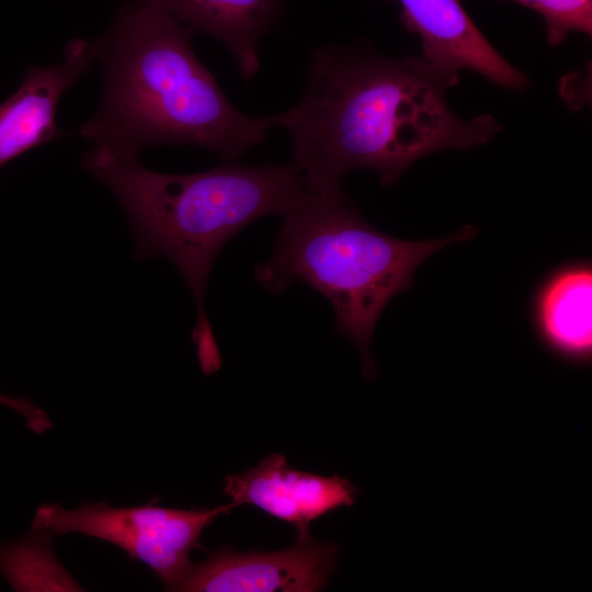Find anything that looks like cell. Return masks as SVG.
Returning a JSON list of instances; mask_svg holds the SVG:
<instances>
[{"instance_id": "6da1fadb", "label": "cell", "mask_w": 592, "mask_h": 592, "mask_svg": "<svg viewBox=\"0 0 592 592\" xmlns=\"http://www.w3.org/2000/svg\"><path fill=\"white\" fill-rule=\"evenodd\" d=\"M457 81L458 72L423 58L329 44L312 52L297 104L267 118L292 136L293 162L316 194L340 190L341 179L362 168L389 186L425 155L482 145L500 132L491 115L452 112L447 91Z\"/></svg>"}, {"instance_id": "7a4b0ae2", "label": "cell", "mask_w": 592, "mask_h": 592, "mask_svg": "<svg viewBox=\"0 0 592 592\" xmlns=\"http://www.w3.org/2000/svg\"><path fill=\"white\" fill-rule=\"evenodd\" d=\"M191 32L157 0H133L100 38L103 89L76 133L94 147L138 156L194 145L234 161L264 143L267 116L242 113L193 50Z\"/></svg>"}, {"instance_id": "3957f363", "label": "cell", "mask_w": 592, "mask_h": 592, "mask_svg": "<svg viewBox=\"0 0 592 592\" xmlns=\"http://www.w3.org/2000/svg\"><path fill=\"white\" fill-rule=\"evenodd\" d=\"M82 168L123 207L138 260L162 257L181 273L195 300L192 332L205 375L221 360L205 308L208 280L221 248L254 220L284 216L317 195L294 163L249 167L225 163L173 174L150 170L138 156L93 147L81 153Z\"/></svg>"}, {"instance_id": "277c9868", "label": "cell", "mask_w": 592, "mask_h": 592, "mask_svg": "<svg viewBox=\"0 0 592 592\" xmlns=\"http://www.w3.org/2000/svg\"><path fill=\"white\" fill-rule=\"evenodd\" d=\"M282 219L273 255L255 266V281L274 294L295 281L322 294L333 308L335 330L360 351L367 379L377 375L371 344L388 303L412 287L415 270L428 258L478 231L467 225L440 239H398L368 224L341 189L317 194Z\"/></svg>"}, {"instance_id": "5b68a950", "label": "cell", "mask_w": 592, "mask_h": 592, "mask_svg": "<svg viewBox=\"0 0 592 592\" xmlns=\"http://www.w3.org/2000/svg\"><path fill=\"white\" fill-rule=\"evenodd\" d=\"M232 509L231 502L201 510L163 508L152 502L128 508L84 502L66 510L45 503L36 510L32 530L52 535L78 533L109 542L149 566L166 590L177 591L192 565L191 550L203 548L200 538L204 528Z\"/></svg>"}, {"instance_id": "8992f818", "label": "cell", "mask_w": 592, "mask_h": 592, "mask_svg": "<svg viewBox=\"0 0 592 592\" xmlns=\"http://www.w3.org/2000/svg\"><path fill=\"white\" fill-rule=\"evenodd\" d=\"M340 546L321 543L309 532L276 551H237L223 546L192 563L177 591L315 592L325 588L338 563Z\"/></svg>"}, {"instance_id": "52a82bcc", "label": "cell", "mask_w": 592, "mask_h": 592, "mask_svg": "<svg viewBox=\"0 0 592 592\" xmlns=\"http://www.w3.org/2000/svg\"><path fill=\"white\" fill-rule=\"evenodd\" d=\"M100 38L71 39L60 62L29 67L19 89L0 105V169L26 151L65 135L57 124L62 94L98 59Z\"/></svg>"}, {"instance_id": "ba28073f", "label": "cell", "mask_w": 592, "mask_h": 592, "mask_svg": "<svg viewBox=\"0 0 592 592\" xmlns=\"http://www.w3.org/2000/svg\"><path fill=\"white\" fill-rule=\"evenodd\" d=\"M224 493L235 508L252 504L304 534L314 520L353 505L357 489L337 475L325 477L292 469L284 455L272 454L242 474L226 476Z\"/></svg>"}, {"instance_id": "9c48e42d", "label": "cell", "mask_w": 592, "mask_h": 592, "mask_svg": "<svg viewBox=\"0 0 592 592\" xmlns=\"http://www.w3.org/2000/svg\"><path fill=\"white\" fill-rule=\"evenodd\" d=\"M405 26L422 42L423 59L451 71L471 69L500 86L523 90L525 73L508 62L459 0H398Z\"/></svg>"}, {"instance_id": "30bf717a", "label": "cell", "mask_w": 592, "mask_h": 592, "mask_svg": "<svg viewBox=\"0 0 592 592\" xmlns=\"http://www.w3.org/2000/svg\"><path fill=\"white\" fill-rule=\"evenodd\" d=\"M533 322L543 346L557 358L585 366L592 361V267L572 262L538 287Z\"/></svg>"}, {"instance_id": "8fae6325", "label": "cell", "mask_w": 592, "mask_h": 592, "mask_svg": "<svg viewBox=\"0 0 592 592\" xmlns=\"http://www.w3.org/2000/svg\"><path fill=\"white\" fill-rule=\"evenodd\" d=\"M157 1L191 33L202 32L221 42L246 81L258 73L261 41L287 3V0Z\"/></svg>"}, {"instance_id": "7c38bea8", "label": "cell", "mask_w": 592, "mask_h": 592, "mask_svg": "<svg viewBox=\"0 0 592 592\" xmlns=\"http://www.w3.org/2000/svg\"><path fill=\"white\" fill-rule=\"evenodd\" d=\"M538 12L550 45L561 44L570 33H592V0H514Z\"/></svg>"}, {"instance_id": "4fadbf2b", "label": "cell", "mask_w": 592, "mask_h": 592, "mask_svg": "<svg viewBox=\"0 0 592 592\" xmlns=\"http://www.w3.org/2000/svg\"><path fill=\"white\" fill-rule=\"evenodd\" d=\"M0 405L20 413L25 419L26 425L35 433H43L53 428L45 411L25 398H13L0 394Z\"/></svg>"}]
</instances>
